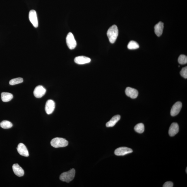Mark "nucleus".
Wrapping results in <instances>:
<instances>
[{
    "mask_svg": "<svg viewBox=\"0 0 187 187\" xmlns=\"http://www.w3.org/2000/svg\"><path fill=\"white\" fill-rule=\"evenodd\" d=\"M173 183L171 182H167L164 184L163 187H173Z\"/></svg>",
    "mask_w": 187,
    "mask_h": 187,
    "instance_id": "obj_24",
    "label": "nucleus"
},
{
    "mask_svg": "<svg viewBox=\"0 0 187 187\" xmlns=\"http://www.w3.org/2000/svg\"><path fill=\"white\" fill-rule=\"evenodd\" d=\"M139 46L137 43L135 41H131L129 43L128 48L130 50L136 49L139 48Z\"/></svg>",
    "mask_w": 187,
    "mask_h": 187,
    "instance_id": "obj_20",
    "label": "nucleus"
},
{
    "mask_svg": "<svg viewBox=\"0 0 187 187\" xmlns=\"http://www.w3.org/2000/svg\"><path fill=\"white\" fill-rule=\"evenodd\" d=\"M55 108V103L54 101L49 99L46 103L45 111L48 114H52Z\"/></svg>",
    "mask_w": 187,
    "mask_h": 187,
    "instance_id": "obj_8",
    "label": "nucleus"
},
{
    "mask_svg": "<svg viewBox=\"0 0 187 187\" xmlns=\"http://www.w3.org/2000/svg\"><path fill=\"white\" fill-rule=\"evenodd\" d=\"M119 31L117 26L113 25L108 30L107 35L110 42L114 44L117 38Z\"/></svg>",
    "mask_w": 187,
    "mask_h": 187,
    "instance_id": "obj_1",
    "label": "nucleus"
},
{
    "mask_svg": "<svg viewBox=\"0 0 187 187\" xmlns=\"http://www.w3.org/2000/svg\"><path fill=\"white\" fill-rule=\"evenodd\" d=\"M66 43L69 49L71 50L74 49L77 46L76 40L74 37L73 33L69 32L67 36Z\"/></svg>",
    "mask_w": 187,
    "mask_h": 187,
    "instance_id": "obj_4",
    "label": "nucleus"
},
{
    "mask_svg": "<svg viewBox=\"0 0 187 187\" xmlns=\"http://www.w3.org/2000/svg\"><path fill=\"white\" fill-rule=\"evenodd\" d=\"M121 116L119 115L113 116L110 120L106 123V126L107 127H112L115 125L116 123L120 120Z\"/></svg>",
    "mask_w": 187,
    "mask_h": 187,
    "instance_id": "obj_15",
    "label": "nucleus"
},
{
    "mask_svg": "<svg viewBox=\"0 0 187 187\" xmlns=\"http://www.w3.org/2000/svg\"><path fill=\"white\" fill-rule=\"evenodd\" d=\"M126 95L131 99L136 98L138 95V92L136 89L128 87L125 90Z\"/></svg>",
    "mask_w": 187,
    "mask_h": 187,
    "instance_id": "obj_10",
    "label": "nucleus"
},
{
    "mask_svg": "<svg viewBox=\"0 0 187 187\" xmlns=\"http://www.w3.org/2000/svg\"><path fill=\"white\" fill-rule=\"evenodd\" d=\"M134 129L137 133H142L145 130V126L143 123H139L135 126Z\"/></svg>",
    "mask_w": 187,
    "mask_h": 187,
    "instance_id": "obj_19",
    "label": "nucleus"
},
{
    "mask_svg": "<svg viewBox=\"0 0 187 187\" xmlns=\"http://www.w3.org/2000/svg\"><path fill=\"white\" fill-rule=\"evenodd\" d=\"M186 173H187V168H186Z\"/></svg>",
    "mask_w": 187,
    "mask_h": 187,
    "instance_id": "obj_25",
    "label": "nucleus"
},
{
    "mask_svg": "<svg viewBox=\"0 0 187 187\" xmlns=\"http://www.w3.org/2000/svg\"><path fill=\"white\" fill-rule=\"evenodd\" d=\"M46 92V89L41 85L36 87L33 92L34 95L37 98H40L45 95Z\"/></svg>",
    "mask_w": 187,
    "mask_h": 187,
    "instance_id": "obj_7",
    "label": "nucleus"
},
{
    "mask_svg": "<svg viewBox=\"0 0 187 187\" xmlns=\"http://www.w3.org/2000/svg\"><path fill=\"white\" fill-rule=\"evenodd\" d=\"M13 171L14 174L18 177L23 176L24 172L22 168L18 164L13 165L12 167Z\"/></svg>",
    "mask_w": 187,
    "mask_h": 187,
    "instance_id": "obj_14",
    "label": "nucleus"
},
{
    "mask_svg": "<svg viewBox=\"0 0 187 187\" xmlns=\"http://www.w3.org/2000/svg\"><path fill=\"white\" fill-rule=\"evenodd\" d=\"M23 82V78H19L11 80L10 81L9 84L10 85H14L21 83Z\"/></svg>",
    "mask_w": 187,
    "mask_h": 187,
    "instance_id": "obj_21",
    "label": "nucleus"
},
{
    "mask_svg": "<svg viewBox=\"0 0 187 187\" xmlns=\"http://www.w3.org/2000/svg\"><path fill=\"white\" fill-rule=\"evenodd\" d=\"M68 142L66 139L61 138H56L51 141V145L55 148L64 147L68 145Z\"/></svg>",
    "mask_w": 187,
    "mask_h": 187,
    "instance_id": "obj_3",
    "label": "nucleus"
},
{
    "mask_svg": "<svg viewBox=\"0 0 187 187\" xmlns=\"http://www.w3.org/2000/svg\"><path fill=\"white\" fill-rule=\"evenodd\" d=\"M178 62L180 64L184 65L187 63V57L184 55L181 54L178 58Z\"/></svg>",
    "mask_w": 187,
    "mask_h": 187,
    "instance_id": "obj_22",
    "label": "nucleus"
},
{
    "mask_svg": "<svg viewBox=\"0 0 187 187\" xmlns=\"http://www.w3.org/2000/svg\"><path fill=\"white\" fill-rule=\"evenodd\" d=\"M182 104L181 102H176L171 108V116H175L179 114L182 109Z\"/></svg>",
    "mask_w": 187,
    "mask_h": 187,
    "instance_id": "obj_9",
    "label": "nucleus"
},
{
    "mask_svg": "<svg viewBox=\"0 0 187 187\" xmlns=\"http://www.w3.org/2000/svg\"><path fill=\"white\" fill-rule=\"evenodd\" d=\"M179 126L177 123H173L171 125L169 129V135L171 137H173L179 131Z\"/></svg>",
    "mask_w": 187,
    "mask_h": 187,
    "instance_id": "obj_12",
    "label": "nucleus"
},
{
    "mask_svg": "<svg viewBox=\"0 0 187 187\" xmlns=\"http://www.w3.org/2000/svg\"><path fill=\"white\" fill-rule=\"evenodd\" d=\"M133 150L131 148L126 147H120L115 150L114 154L116 156H124L131 153Z\"/></svg>",
    "mask_w": 187,
    "mask_h": 187,
    "instance_id": "obj_5",
    "label": "nucleus"
},
{
    "mask_svg": "<svg viewBox=\"0 0 187 187\" xmlns=\"http://www.w3.org/2000/svg\"><path fill=\"white\" fill-rule=\"evenodd\" d=\"M75 174V170L74 169H72L67 172L61 174L60 176V179L61 181L69 183L74 178Z\"/></svg>",
    "mask_w": 187,
    "mask_h": 187,
    "instance_id": "obj_2",
    "label": "nucleus"
},
{
    "mask_svg": "<svg viewBox=\"0 0 187 187\" xmlns=\"http://www.w3.org/2000/svg\"><path fill=\"white\" fill-rule=\"evenodd\" d=\"M164 27V23L161 22H159L158 23L155 25V32L158 37H160L162 35Z\"/></svg>",
    "mask_w": 187,
    "mask_h": 187,
    "instance_id": "obj_16",
    "label": "nucleus"
},
{
    "mask_svg": "<svg viewBox=\"0 0 187 187\" xmlns=\"http://www.w3.org/2000/svg\"><path fill=\"white\" fill-rule=\"evenodd\" d=\"M13 96L11 93L7 92H3L1 94V99L3 102H9L13 99Z\"/></svg>",
    "mask_w": 187,
    "mask_h": 187,
    "instance_id": "obj_17",
    "label": "nucleus"
},
{
    "mask_svg": "<svg viewBox=\"0 0 187 187\" xmlns=\"http://www.w3.org/2000/svg\"><path fill=\"white\" fill-rule=\"evenodd\" d=\"M29 19L33 26L37 28L38 27V19L36 12L34 10H31L29 12Z\"/></svg>",
    "mask_w": 187,
    "mask_h": 187,
    "instance_id": "obj_6",
    "label": "nucleus"
},
{
    "mask_svg": "<svg viewBox=\"0 0 187 187\" xmlns=\"http://www.w3.org/2000/svg\"><path fill=\"white\" fill-rule=\"evenodd\" d=\"M75 63L79 65H83L89 63L91 61L90 58L86 56H80L75 58Z\"/></svg>",
    "mask_w": 187,
    "mask_h": 187,
    "instance_id": "obj_13",
    "label": "nucleus"
},
{
    "mask_svg": "<svg viewBox=\"0 0 187 187\" xmlns=\"http://www.w3.org/2000/svg\"><path fill=\"white\" fill-rule=\"evenodd\" d=\"M180 73L182 77L186 79L187 78V67H185L182 69L180 72Z\"/></svg>",
    "mask_w": 187,
    "mask_h": 187,
    "instance_id": "obj_23",
    "label": "nucleus"
},
{
    "mask_svg": "<svg viewBox=\"0 0 187 187\" xmlns=\"http://www.w3.org/2000/svg\"><path fill=\"white\" fill-rule=\"evenodd\" d=\"M17 149L18 152L20 155L24 157L29 156L28 151L27 150V147L24 144L22 143L19 144Z\"/></svg>",
    "mask_w": 187,
    "mask_h": 187,
    "instance_id": "obj_11",
    "label": "nucleus"
},
{
    "mask_svg": "<svg viewBox=\"0 0 187 187\" xmlns=\"http://www.w3.org/2000/svg\"><path fill=\"white\" fill-rule=\"evenodd\" d=\"M13 126L12 123L8 121H3L0 123V126L4 129H8L11 128Z\"/></svg>",
    "mask_w": 187,
    "mask_h": 187,
    "instance_id": "obj_18",
    "label": "nucleus"
}]
</instances>
